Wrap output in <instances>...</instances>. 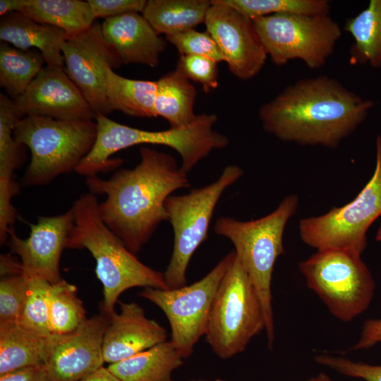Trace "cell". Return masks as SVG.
I'll return each mask as SVG.
<instances>
[{
	"mask_svg": "<svg viewBox=\"0 0 381 381\" xmlns=\"http://www.w3.org/2000/svg\"><path fill=\"white\" fill-rule=\"evenodd\" d=\"M140 155L133 169H119L107 180L97 175L85 180L90 193L106 195L98 205L102 219L134 254L168 220L167 199L190 186L187 173L171 155L145 146Z\"/></svg>",
	"mask_w": 381,
	"mask_h": 381,
	"instance_id": "cell-1",
	"label": "cell"
},
{
	"mask_svg": "<svg viewBox=\"0 0 381 381\" xmlns=\"http://www.w3.org/2000/svg\"><path fill=\"white\" fill-rule=\"evenodd\" d=\"M375 103L327 75L287 85L258 112L263 129L280 140L336 148L366 119Z\"/></svg>",
	"mask_w": 381,
	"mask_h": 381,
	"instance_id": "cell-2",
	"label": "cell"
},
{
	"mask_svg": "<svg viewBox=\"0 0 381 381\" xmlns=\"http://www.w3.org/2000/svg\"><path fill=\"white\" fill-rule=\"evenodd\" d=\"M95 195L82 194L72 205L75 221L66 248L87 249L96 261L103 286L102 313L110 317L126 290L135 287L167 289L164 273L143 263L105 224Z\"/></svg>",
	"mask_w": 381,
	"mask_h": 381,
	"instance_id": "cell-3",
	"label": "cell"
},
{
	"mask_svg": "<svg viewBox=\"0 0 381 381\" xmlns=\"http://www.w3.org/2000/svg\"><path fill=\"white\" fill-rule=\"evenodd\" d=\"M95 120L97 137L94 146L75 169L77 174L86 177L116 169L123 159L111 157L138 145H159L173 148L181 156V169L188 173L213 150L225 147L229 143L226 135L214 130L217 121L214 114H199L187 126L159 131L121 124L103 114L96 115Z\"/></svg>",
	"mask_w": 381,
	"mask_h": 381,
	"instance_id": "cell-4",
	"label": "cell"
},
{
	"mask_svg": "<svg viewBox=\"0 0 381 381\" xmlns=\"http://www.w3.org/2000/svg\"><path fill=\"white\" fill-rule=\"evenodd\" d=\"M298 205L296 195L286 196L267 215L251 221L222 217L217 219L214 231L233 243L235 254L248 273L261 301L266 322L267 344L275 339L272 310V279L277 259L284 253L283 236L286 225Z\"/></svg>",
	"mask_w": 381,
	"mask_h": 381,
	"instance_id": "cell-5",
	"label": "cell"
},
{
	"mask_svg": "<svg viewBox=\"0 0 381 381\" xmlns=\"http://www.w3.org/2000/svg\"><path fill=\"white\" fill-rule=\"evenodd\" d=\"M96 137L95 120L32 116L19 119L13 129V138L31 153L23 184L44 186L62 174L75 171L91 151Z\"/></svg>",
	"mask_w": 381,
	"mask_h": 381,
	"instance_id": "cell-6",
	"label": "cell"
},
{
	"mask_svg": "<svg viewBox=\"0 0 381 381\" xmlns=\"http://www.w3.org/2000/svg\"><path fill=\"white\" fill-rule=\"evenodd\" d=\"M263 308L258 293L236 256L214 296L205 333L217 356L232 358L265 331Z\"/></svg>",
	"mask_w": 381,
	"mask_h": 381,
	"instance_id": "cell-7",
	"label": "cell"
},
{
	"mask_svg": "<svg viewBox=\"0 0 381 381\" xmlns=\"http://www.w3.org/2000/svg\"><path fill=\"white\" fill-rule=\"evenodd\" d=\"M298 266L308 288L339 320L350 322L369 307L375 285L361 255L339 249L317 250Z\"/></svg>",
	"mask_w": 381,
	"mask_h": 381,
	"instance_id": "cell-8",
	"label": "cell"
},
{
	"mask_svg": "<svg viewBox=\"0 0 381 381\" xmlns=\"http://www.w3.org/2000/svg\"><path fill=\"white\" fill-rule=\"evenodd\" d=\"M243 174L237 165L226 166L214 182L181 195H170L165 202L168 221L174 231V246L164 272L167 289L186 285L190 259L207 238L214 210L224 192Z\"/></svg>",
	"mask_w": 381,
	"mask_h": 381,
	"instance_id": "cell-9",
	"label": "cell"
},
{
	"mask_svg": "<svg viewBox=\"0 0 381 381\" xmlns=\"http://www.w3.org/2000/svg\"><path fill=\"white\" fill-rule=\"evenodd\" d=\"M381 216V133L375 142L373 176L356 197L316 217L302 219L301 240L317 250L339 249L361 255L367 246V232Z\"/></svg>",
	"mask_w": 381,
	"mask_h": 381,
	"instance_id": "cell-10",
	"label": "cell"
},
{
	"mask_svg": "<svg viewBox=\"0 0 381 381\" xmlns=\"http://www.w3.org/2000/svg\"><path fill=\"white\" fill-rule=\"evenodd\" d=\"M272 61L284 66L298 59L308 68L322 67L341 36L329 15L277 13L252 19Z\"/></svg>",
	"mask_w": 381,
	"mask_h": 381,
	"instance_id": "cell-11",
	"label": "cell"
},
{
	"mask_svg": "<svg viewBox=\"0 0 381 381\" xmlns=\"http://www.w3.org/2000/svg\"><path fill=\"white\" fill-rule=\"evenodd\" d=\"M236 257L224 256L203 278L176 289L145 288L139 295L158 306L171 328V339L181 356L189 357L205 336L210 309L220 282Z\"/></svg>",
	"mask_w": 381,
	"mask_h": 381,
	"instance_id": "cell-12",
	"label": "cell"
},
{
	"mask_svg": "<svg viewBox=\"0 0 381 381\" xmlns=\"http://www.w3.org/2000/svg\"><path fill=\"white\" fill-rule=\"evenodd\" d=\"M64 70L96 115L111 112L106 95V70L122 63L105 40L97 21L80 32L68 35L62 46Z\"/></svg>",
	"mask_w": 381,
	"mask_h": 381,
	"instance_id": "cell-13",
	"label": "cell"
},
{
	"mask_svg": "<svg viewBox=\"0 0 381 381\" xmlns=\"http://www.w3.org/2000/svg\"><path fill=\"white\" fill-rule=\"evenodd\" d=\"M109 317L87 318L75 330L46 339L44 365L53 381H80L103 366Z\"/></svg>",
	"mask_w": 381,
	"mask_h": 381,
	"instance_id": "cell-14",
	"label": "cell"
},
{
	"mask_svg": "<svg viewBox=\"0 0 381 381\" xmlns=\"http://www.w3.org/2000/svg\"><path fill=\"white\" fill-rule=\"evenodd\" d=\"M205 23L234 76L249 80L262 70L268 56L252 19L213 0Z\"/></svg>",
	"mask_w": 381,
	"mask_h": 381,
	"instance_id": "cell-15",
	"label": "cell"
},
{
	"mask_svg": "<svg viewBox=\"0 0 381 381\" xmlns=\"http://www.w3.org/2000/svg\"><path fill=\"white\" fill-rule=\"evenodd\" d=\"M22 119L45 116L60 120H95L96 114L64 68L47 66L20 96L13 99Z\"/></svg>",
	"mask_w": 381,
	"mask_h": 381,
	"instance_id": "cell-16",
	"label": "cell"
},
{
	"mask_svg": "<svg viewBox=\"0 0 381 381\" xmlns=\"http://www.w3.org/2000/svg\"><path fill=\"white\" fill-rule=\"evenodd\" d=\"M74 221L71 208L59 215L38 217L36 223L30 224L26 239L20 238L13 228L10 230L8 246L20 258L24 274L42 278L50 284L63 279L60 260Z\"/></svg>",
	"mask_w": 381,
	"mask_h": 381,
	"instance_id": "cell-17",
	"label": "cell"
},
{
	"mask_svg": "<svg viewBox=\"0 0 381 381\" xmlns=\"http://www.w3.org/2000/svg\"><path fill=\"white\" fill-rule=\"evenodd\" d=\"M120 312L109 317L102 354L104 362L114 363L167 341L165 329L145 315L135 302H119Z\"/></svg>",
	"mask_w": 381,
	"mask_h": 381,
	"instance_id": "cell-18",
	"label": "cell"
},
{
	"mask_svg": "<svg viewBox=\"0 0 381 381\" xmlns=\"http://www.w3.org/2000/svg\"><path fill=\"white\" fill-rule=\"evenodd\" d=\"M102 35L122 64H140L155 68L166 47V41L143 15L128 13L104 19Z\"/></svg>",
	"mask_w": 381,
	"mask_h": 381,
	"instance_id": "cell-19",
	"label": "cell"
},
{
	"mask_svg": "<svg viewBox=\"0 0 381 381\" xmlns=\"http://www.w3.org/2000/svg\"><path fill=\"white\" fill-rule=\"evenodd\" d=\"M68 35L64 30L35 21L20 12L1 16L0 40L23 50L36 49L47 66L64 68L62 46Z\"/></svg>",
	"mask_w": 381,
	"mask_h": 381,
	"instance_id": "cell-20",
	"label": "cell"
},
{
	"mask_svg": "<svg viewBox=\"0 0 381 381\" xmlns=\"http://www.w3.org/2000/svg\"><path fill=\"white\" fill-rule=\"evenodd\" d=\"M11 12L59 28L68 35L89 28L95 20L87 1L80 0H9Z\"/></svg>",
	"mask_w": 381,
	"mask_h": 381,
	"instance_id": "cell-21",
	"label": "cell"
},
{
	"mask_svg": "<svg viewBox=\"0 0 381 381\" xmlns=\"http://www.w3.org/2000/svg\"><path fill=\"white\" fill-rule=\"evenodd\" d=\"M20 118L16 114L13 99L0 94V212L12 213L15 208L12 199L18 195L20 185L14 172L23 162L25 146L13 138V129Z\"/></svg>",
	"mask_w": 381,
	"mask_h": 381,
	"instance_id": "cell-22",
	"label": "cell"
},
{
	"mask_svg": "<svg viewBox=\"0 0 381 381\" xmlns=\"http://www.w3.org/2000/svg\"><path fill=\"white\" fill-rule=\"evenodd\" d=\"M184 358L170 340L159 343L107 368L121 381H175Z\"/></svg>",
	"mask_w": 381,
	"mask_h": 381,
	"instance_id": "cell-23",
	"label": "cell"
},
{
	"mask_svg": "<svg viewBox=\"0 0 381 381\" xmlns=\"http://www.w3.org/2000/svg\"><path fill=\"white\" fill-rule=\"evenodd\" d=\"M155 99L156 117L165 119L171 127H181L196 118L194 104L196 90L190 80L176 68L157 80Z\"/></svg>",
	"mask_w": 381,
	"mask_h": 381,
	"instance_id": "cell-24",
	"label": "cell"
},
{
	"mask_svg": "<svg viewBox=\"0 0 381 381\" xmlns=\"http://www.w3.org/2000/svg\"><path fill=\"white\" fill-rule=\"evenodd\" d=\"M210 6L207 0H150L142 13L159 35L168 36L205 23Z\"/></svg>",
	"mask_w": 381,
	"mask_h": 381,
	"instance_id": "cell-25",
	"label": "cell"
},
{
	"mask_svg": "<svg viewBox=\"0 0 381 381\" xmlns=\"http://www.w3.org/2000/svg\"><path fill=\"white\" fill-rule=\"evenodd\" d=\"M344 30L353 40L350 63L381 69V0H370L359 13L346 20Z\"/></svg>",
	"mask_w": 381,
	"mask_h": 381,
	"instance_id": "cell-26",
	"label": "cell"
},
{
	"mask_svg": "<svg viewBox=\"0 0 381 381\" xmlns=\"http://www.w3.org/2000/svg\"><path fill=\"white\" fill-rule=\"evenodd\" d=\"M47 338L18 322L0 325V375L44 364Z\"/></svg>",
	"mask_w": 381,
	"mask_h": 381,
	"instance_id": "cell-27",
	"label": "cell"
},
{
	"mask_svg": "<svg viewBox=\"0 0 381 381\" xmlns=\"http://www.w3.org/2000/svg\"><path fill=\"white\" fill-rule=\"evenodd\" d=\"M157 88V80L127 78L107 68L106 95L111 111H120L131 116L156 117Z\"/></svg>",
	"mask_w": 381,
	"mask_h": 381,
	"instance_id": "cell-28",
	"label": "cell"
},
{
	"mask_svg": "<svg viewBox=\"0 0 381 381\" xmlns=\"http://www.w3.org/2000/svg\"><path fill=\"white\" fill-rule=\"evenodd\" d=\"M45 63L36 49L23 50L8 43L0 44V85L13 99L20 96Z\"/></svg>",
	"mask_w": 381,
	"mask_h": 381,
	"instance_id": "cell-29",
	"label": "cell"
},
{
	"mask_svg": "<svg viewBox=\"0 0 381 381\" xmlns=\"http://www.w3.org/2000/svg\"><path fill=\"white\" fill-rule=\"evenodd\" d=\"M47 305L52 334L72 332L87 319L76 286L64 279L50 284Z\"/></svg>",
	"mask_w": 381,
	"mask_h": 381,
	"instance_id": "cell-30",
	"label": "cell"
},
{
	"mask_svg": "<svg viewBox=\"0 0 381 381\" xmlns=\"http://www.w3.org/2000/svg\"><path fill=\"white\" fill-rule=\"evenodd\" d=\"M250 19L277 13L329 15L327 0H218Z\"/></svg>",
	"mask_w": 381,
	"mask_h": 381,
	"instance_id": "cell-31",
	"label": "cell"
},
{
	"mask_svg": "<svg viewBox=\"0 0 381 381\" xmlns=\"http://www.w3.org/2000/svg\"><path fill=\"white\" fill-rule=\"evenodd\" d=\"M27 295L18 323L40 335L48 337L52 334L47 305L51 284L36 276L27 275Z\"/></svg>",
	"mask_w": 381,
	"mask_h": 381,
	"instance_id": "cell-32",
	"label": "cell"
},
{
	"mask_svg": "<svg viewBox=\"0 0 381 381\" xmlns=\"http://www.w3.org/2000/svg\"><path fill=\"white\" fill-rule=\"evenodd\" d=\"M28 277L24 273L1 277L0 325L18 322L25 301Z\"/></svg>",
	"mask_w": 381,
	"mask_h": 381,
	"instance_id": "cell-33",
	"label": "cell"
},
{
	"mask_svg": "<svg viewBox=\"0 0 381 381\" xmlns=\"http://www.w3.org/2000/svg\"><path fill=\"white\" fill-rule=\"evenodd\" d=\"M166 40L176 48L180 55L201 56L217 62L225 61L219 46L207 30L199 32L192 29L166 36Z\"/></svg>",
	"mask_w": 381,
	"mask_h": 381,
	"instance_id": "cell-34",
	"label": "cell"
},
{
	"mask_svg": "<svg viewBox=\"0 0 381 381\" xmlns=\"http://www.w3.org/2000/svg\"><path fill=\"white\" fill-rule=\"evenodd\" d=\"M217 61L201 56L180 55L177 67L189 79L202 85L205 92L217 88Z\"/></svg>",
	"mask_w": 381,
	"mask_h": 381,
	"instance_id": "cell-35",
	"label": "cell"
},
{
	"mask_svg": "<svg viewBox=\"0 0 381 381\" xmlns=\"http://www.w3.org/2000/svg\"><path fill=\"white\" fill-rule=\"evenodd\" d=\"M315 361L320 365L348 377L360 378L365 381H381V365L356 362L342 356L327 353L315 356Z\"/></svg>",
	"mask_w": 381,
	"mask_h": 381,
	"instance_id": "cell-36",
	"label": "cell"
},
{
	"mask_svg": "<svg viewBox=\"0 0 381 381\" xmlns=\"http://www.w3.org/2000/svg\"><path fill=\"white\" fill-rule=\"evenodd\" d=\"M95 19L116 17L128 13H143L145 0H87Z\"/></svg>",
	"mask_w": 381,
	"mask_h": 381,
	"instance_id": "cell-37",
	"label": "cell"
},
{
	"mask_svg": "<svg viewBox=\"0 0 381 381\" xmlns=\"http://www.w3.org/2000/svg\"><path fill=\"white\" fill-rule=\"evenodd\" d=\"M381 343V319H370L365 322L360 338L350 350L368 349Z\"/></svg>",
	"mask_w": 381,
	"mask_h": 381,
	"instance_id": "cell-38",
	"label": "cell"
},
{
	"mask_svg": "<svg viewBox=\"0 0 381 381\" xmlns=\"http://www.w3.org/2000/svg\"><path fill=\"white\" fill-rule=\"evenodd\" d=\"M0 381H53L44 364L23 368L2 375Z\"/></svg>",
	"mask_w": 381,
	"mask_h": 381,
	"instance_id": "cell-39",
	"label": "cell"
},
{
	"mask_svg": "<svg viewBox=\"0 0 381 381\" xmlns=\"http://www.w3.org/2000/svg\"><path fill=\"white\" fill-rule=\"evenodd\" d=\"M1 277H9L23 273L20 261L11 254H1L0 258Z\"/></svg>",
	"mask_w": 381,
	"mask_h": 381,
	"instance_id": "cell-40",
	"label": "cell"
},
{
	"mask_svg": "<svg viewBox=\"0 0 381 381\" xmlns=\"http://www.w3.org/2000/svg\"><path fill=\"white\" fill-rule=\"evenodd\" d=\"M80 381H121L114 375L107 367H101L92 374Z\"/></svg>",
	"mask_w": 381,
	"mask_h": 381,
	"instance_id": "cell-41",
	"label": "cell"
},
{
	"mask_svg": "<svg viewBox=\"0 0 381 381\" xmlns=\"http://www.w3.org/2000/svg\"><path fill=\"white\" fill-rule=\"evenodd\" d=\"M304 381H333L330 377L325 373H320L318 375L306 380Z\"/></svg>",
	"mask_w": 381,
	"mask_h": 381,
	"instance_id": "cell-42",
	"label": "cell"
},
{
	"mask_svg": "<svg viewBox=\"0 0 381 381\" xmlns=\"http://www.w3.org/2000/svg\"><path fill=\"white\" fill-rule=\"evenodd\" d=\"M189 381H229L227 380H225V379H222V378H216V379H213V380H205V379H192V380H190Z\"/></svg>",
	"mask_w": 381,
	"mask_h": 381,
	"instance_id": "cell-43",
	"label": "cell"
},
{
	"mask_svg": "<svg viewBox=\"0 0 381 381\" xmlns=\"http://www.w3.org/2000/svg\"><path fill=\"white\" fill-rule=\"evenodd\" d=\"M375 240L377 241H381V224L379 226L376 232Z\"/></svg>",
	"mask_w": 381,
	"mask_h": 381,
	"instance_id": "cell-44",
	"label": "cell"
}]
</instances>
